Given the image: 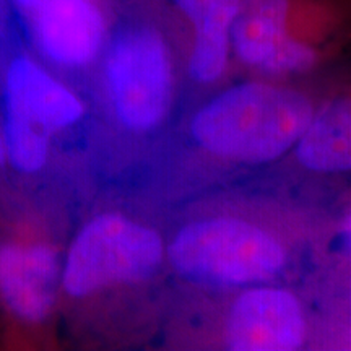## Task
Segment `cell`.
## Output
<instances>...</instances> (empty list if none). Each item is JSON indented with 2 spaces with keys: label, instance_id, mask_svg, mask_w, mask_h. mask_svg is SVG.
Listing matches in <instances>:
<instances>
[{
  "label": "cell",
  "instance_id": "obj_2",
  "mask_svg": "<svg viewBox=\"0 0 351 351\" xmlns=\"http://www.w3.org/2000/svg\"><path fill=\"white\" fill-rule=\"evenodd\" d=\"M169 258L192 282L234 287L270 280L282 270L285 252L251 223L215 218L182 228L169 245Z\"/></svg>",
  "mask_w": 351,
  "mask_h": 351
},
{
  "label": "cell",
  "instance_id": "obj_10",
  "mask_svg": "<svg viewBox=\"0 0 351 351\" xmlns=\"http://www.w3.org/2000/svg\"><path fill=\"white\" fill-rule=\"evenodd\" d=\"M291 0H239L231 46L241 62L261 67L289 36Z\"/></svg>",
  "mask_w": 351,
  "mask_h": 351
},
{
  "label": "cell",
  "instance_id": "obj_13",
  "mask_svg": "<svg viewBox=\"0 0 351 351\" xmlns=\"http://www.w3.org/2000/svg\"><path fill=\"white\" fill-rule=\"evenodd\" d=\"M315 59H317V54L311 44L288 36L258 69L267 73H275V75L301 73L313 67Z\"/></svg>",
  "mask_w": 351,
  "mask_h": 351
},
{
  "label": "cell",
  "instance_id": "obj_9",
  "mask_svg": "<svg viewBox=\"0 0 351 351\" xmlns=\"http://www.w3.org/2000/svg\"><path fill=\"white\" fill-rule=\"evenodd\" d=\"M174 3L195 29L189 72L197 82H215L226 69L239 0H174Z\"/></svg>",
  "mask_w": 351,
  "mask_h": 351
},
{
  "label": "cell",
  "instance_id": "obj_3",
  "mask_svg": "<svg viewBox=\"0 0 351 351\" xmlns=\"http://www.w3.org/2000/svg\"><path fill=\"white\" fill-rule=\"evenodd\" d=\"M163 243L150 228L121 215H103L80 231L70 247L62 283L85 296L114 283L138 282L160 267Z\"/></svg>",
  "mask_w": 351,
  "mask_h": 351
},
{
  "label": "cell",
  "instance_id": "obj_7",
  "mask_svg": "<svg viewBox=\"0 0 351 351\" xmlns=\"http://www.w3.org/2000/svg\"><path fill=\"white\" fill-rule=\"evenodd\" d=\"M59 262L46 245H0V300L20 319L47 317L56 301Z\"/></svg>",
  "mask_w": 351,
  "mask_h": 351
},
{
  "label": "cell",
  "instance_id": "obj_15",
  "mask_svg": "<svg viewBox=\"0 0 351 351\" xmlns=\"http://www.w3.org/2000/svg\"><path fill=\"white\" fill-rule=\"evenodd\" d=\"M343 236H345V243H346V245H348L350 251H351V217L348 218V221H346V225H345Z\"/></svg>",
  "mask_w": 351,
  "mask_h": 351
},
{
  "label": "cell",
  "instance_id": "obj_11",
  "mask_svg": "<svg viewBox=\"0 0 351 351\" xmlns=\"http://www.w3.org/2000/svg\"><path fill=\"white\" fill-rule=\"evenodd\" d=\"M296 156L302 166L317 173L351 171V99L327 104L298 143Z\"/></svg>",
  "mask_w": 351,
  "mask_h": 351
},
{
  "label": "cell",
  "instance_id": "obj_5",
  "mask_svg": "<svg viewBox=\"0 0 351 351\" xmlns=\"http://www.w3.org/2000/svg\"><path fill=\"white\" fill-rule=\"evenodd\" d=\"M304 317L291 293L276 288L251 289L232 304L226 343L236 351H289L301 348Z\"/></svg>",
  "mask_w": 351,
  "mask_h": 351
},
{
  "label": "cell",
  "instance_id": "obj_16",
  "mask_svg": "<svg viewBox=\"0 0 351 351\" xmlns=\"http://www.w3.org/2000/svg\"><path fill=\"white\" fill-rule=\"evenodd\" d=\"M3 158H5V147H3V135L0 132V166L3 163Z\"/></svg>",
  "mask_w": 351,
  "mask_h": 351
},
{
  "label": "cell",
  "instance_id": "obj_14",
  "mask_svg": "<svg viewBox=\"0 0 351 351\" xmlns=\"http://www.w3.org/2000/svg\"><path fill=\"white\" fill-rule=\"evenodd\" d=\"M15 2L21 7L28 8V10H34V8H36L41 2H44V0H15Z\"/></svg>",
  "mask_w": 351,
  "mask_h": 351
},
{
  "label": "cell",
  "instance_id": "obj_1",
  "mask_svg": "<svg viewBox=\"0 0 351 351\" xmlns=\"http://www.w3.org/2000/svg\"><path fill=\"white\" fill-rule=\"evenodd\" d=\"M313 117L311 103L296 91L244 83L202 108L191 130L213 155L265 163L300 142Z\"/></svg>",
  "mask_w": 351,
  "mask_h": 351
},
{
  "label": "cell",
  "instance_id": "obj_6",
  "mask_svg": "<svg viewBox=\"0 0 351 351\" xmlns=\"http://www.w3.org/2000/svg\"><path fill=\"white\" fill-rule=\"evenodd\" d=\"M32 12L38 46L51 60L77 67L98 54L104 20L91 0H44Z\"/></svg>",
  "mask_w": 351,
  "mask_h": 351
},
{
  "label": "cell",
  "instance_id": "obj_12",
  "mask_svg": "<svg viewBox=\"0 0 351 351\" xmlns=\"http://www.w3.org/2000/svg\"><path fill=\"white\" fill-rule=\"evenodd\" d=\"M41 127L7 112L3 129V147L10 163L21 173H36L41 169L49 153V138Z\"/></svg>",
  "mask_w": 351,
  "mask_h": 351
},
{
  "label": "cell",
  "instance_id": "obj_4",
  "mask_svg": "<svg viewBox=\"0 0 351 351\" xmlns=\"http://www.w3.org/2000/svg\"><path fill=\"white\" fill-rule=\"evenodd\" d=\"M106 77L117 116L134 130L160 124L171 101V60L155 29L135 26L112 41Z\"/></svg>",
  "mask_w": 351,
  "mask_h": 351
},
{
  "label": "cell",
  "instance_id": "obj_8",
  "mask_svg": "<svg viewBox=\"0 0 351 351\" xmlns=\"http://www.w3.org/2000/svg\"><path fill=\"white\" fill-rule=\"evenodd\" d=\"M5 95L7 112L46 132L73 125L83 116L80 99L28 57H19L10 64Z\"/></svg>",
  "mask_w": 351,
  "mask_h": 351
}]
</instances>
